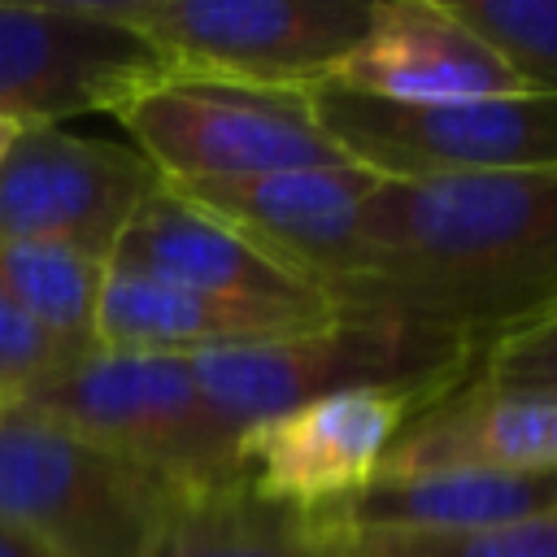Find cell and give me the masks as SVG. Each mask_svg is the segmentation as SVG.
I'll return each mask as SVG.
<instances>
[{"instance_id": "cell-1", "label": "cell", "mask_w": 557, "mask_h": 557, "mask_svg": "<svg viewBox=\"0 0 557 557\" xmlns=\"http://www.w3.org/2000/svg\"><path fill=\"white\" fill-rule=\"evenodd\" d=\"M335 313L457 335L479 352L557 309V165L374 183Z\"/></svg>"}, {"instance_id": "cell-2", "label": "cell", "mask_w": 557, "mask_h": 557, "mask_svg": "<svg viewBox=\"0 0 557 557\" xmlns=\"http://www.w3.org/2000/svg\"><path fill=\"white\" fill-rule=\"evenodd\" d=\"M187 361L213 413L244 435L274 413L348 387H400L435 405L474 374L479 348L392 318L331 313L318 326L209 348Z\"/></svg>"}, {"instance_id": "cell-3", "label": "cell", "mask_w": 557, "mask_h": 557, "mask_svg": "<svg viewBox=\"0 0 557 557\" xmlns=\"http://www.w3.org/2000/svg\"><path fill=\"white\" fill-rule=\"evenodd\" d=\"M178 496L157 470L17 400L0 405V522L52 557H152Z\"/></svg>"}, {"instance_id": "cell-4", "label": "cell", "mask_w": 557, "mask_h": 557, "mask_svg": "<svg viewBox=\"0 0 557 557\" xmlns=\"http://www.w3.org/2000/svg\"><path fill=\"white\" fill-rule=\"evenodd\" d=\"M17 405L157 470L183 492L239 479V435L213 413L187 357L91 348L35 379Z\"/></svg>"}, {"instance_id": "cell-5", "label": "cell", "mask_w": 557, "mask_h": 557, "mask_svg": "<svg viewBox=\"0 0 557 557\" xmlns=\"http://www.w3.org/2000/svg\"><path fill=\"white\" fill-rule=\"evenodd\" d=\"M113 117L161 183H235L287 170L352 165L322 131L309 91L165 74Z\"/></svg>"}, {"instance_id": "cell-6", "label": "cell", "mask_w": 557, "mask_h": 557, "mask_svg": "<svg viewBox=\"0 0 557 557\" xmlns=\"http://www.w3.org/2000/svg\"><path fill=\"white\" fill-rule=\"evenodd\" d=\"M170 74L309 91L366 39L374 0H104Z\"/></svg>"}, {"instance_id": "cell-7", "label": "cell", "mask_w": 557, "mask_h": 557, "mask_svg": "<svg viewBox=\"0 0 557 557\" xmlns=\"http://www.w3.org/2000/svg\"><path fill=\"white\" fill-rule=\"evenodd\" d=\"M331 144L383 183L557 165V91L461 104H387L339 83L309 87Z\"/></svg>"}, {"instance_id": "cell-8", "label": "cell", "mask_w": 557, "mask_h": 557, "mask_svg": "<svg viewBox=\"0 0 557 557\" xmlns=\"http://www.w3.org/2000/svg\"><path fill=\"white\" fill-rule=\"evenodd\" d=\"M165 74L104 0H0V117L17 126L113 113Z\"/></svg>"}, {"instance_id": "cell-9", "label": "cell", "mask_w": 557, "mask_h": 557, "mask_svg": "<svg viewBox=\"0 0 557 557\" xmlns=\"http://www.w3.org/2000/svg\"><path fill=\"white\" fill-rule=\"evenodd\" d=\"M431 409L400 387H348L274 413L239 435V479L300 518L331 513L374 483L396 435Z\"/></svg>"}, {"instance_id": "cell-10", "label": "cell", "mask_w": 557, "mask_h": 557, "mask_svg": "<svg viewBox=\"0 0 557 557\" xmlns=\"http://www.w3.org/2000/svg\"><path fill=\"white\" fill-rule=\"evenodd\" d=\"M161 174L122 144L26 126L0 161V239L61 244L109 265V252Z\"/></svg>"}, {"instance_id": "cell-11", "label": "cell", "mask_w": 557, "mask_h": 557, "mask_svg": "<svg viewBox=\"0 0 557 557\" xmlns=\"http://www.w3.org/2000/svg\"><path fill=\"white\" fill-rule=\"evenodd\" d=\"M374 174L357 165L287 170L235 183H165L231 231H239L270 261L305 278L322 300L357 270L361 209Z\"/></svg>"}, {"instance_id": "cell-12", "label": "cell", "mask_w": 557, "mask_h": 557, "mask_svg": "<svg viewBox=\"0 0 557 557\" xmlns=\"http://www.w3.org/2000/svg\"><path fill=\"white\" fill-rule=\"evenodd\" d=\"M331 83L387 104H461L540 91L448 0H374L366 39L339 61Z\"/></svg>"}, {"instance_id": "cell-13", "label": "cell", "mask_w": 557, "mask_h": 557, "mask_svg": "<svg viewBox=\"0 0 557 557\" xmlns=\"http://www.w3.org/2000/svg\"><path fill=\"white\" fill-rule=\"evenodd\" d=\"M109 270L178 283L191 292L248 300V305H278V309H331L305 278L270 261L252 248L239 231L178 196L174 187H157L109 252Z\"/></svg>"}, {"instance_id": "cell-14", "label": "cell", "mask_w": 557, "mask_h": 557, "mask_svg": "<svg viewBox=\"0 0 557 557\" xmlns=\"http://www.w3.org/2000/svg\"><path fill=\"white\" fill-rule=\"evenodd\" d=\"M422 470L557 474V396L496 392L466 379L457 392L422 409L379 466V474Z\"/></svg>"}, {"instance_id": "cell-15", "label": "cell", "mask_w": 557, "mask_h": 557, "mask_svg": "<svg viewBox=\"0 0 557 557\" xmlns=\"http://www.w3.org/2000/svg\"><path fill=\"white\" fill-rule=\"evenodd\" d=\"M335 309H278L248 305L178 283L109 270L96 305V344L117 352H165L196 357L226 344H248L265 335H287L326 322Z\"/></svg>"}, {"instance_id": "cell-16", "label": "cell", "mask_w": 557, "mask_h": 557, "mask_svg": "<svg viewBox=\"0 0 557 557\" xmlns=\"http://www.w3.org/2000/svg\"><path fill=\"white\" fill-rule=\"evenodd\" d=\"M557 505V474H492V470H422L379 474L352 500L318 513L331 535L361 531H461L527 518Z\"/></svg>"}, {"instance_id": "cell-17", "label": "cell", "mask_w": 557, "mask_h": 557, "mask_svg": "<svg viewBox=\"0 0 557 557\" xmlns=\"http://www.w3.org/2000/svg\"><path fill=\"white\" fill-rule=\"evenodd\" d=\"M152 557H357L318 522L261 500L244 479L187 492L170 509Z\"/></svg>"}, {"instance_id": "cell-18", "label": "cell", "mask_w": 557, "mask_h": 557, "mask_svg": "<svg viewBox=\"0 0 557 557\" xmlns=\"http://www.w3.org/2000/svg\"><path fill=\"white\" fill-rule=\"evenodd\" d=\"M109 265L100 257L61 248V244H22L0 239V287L70 352H91L96 344V305Z\"/></svg>"}, {"instance_id": "cell-19", "label": "cell", "mask_w": 557, "mask_h": 557, "mask_svg": "<svg viewBox=\"0 0 557 557\" xmlns=\"http://www.w3.org/2000/svg\"><path fill=\"white\" fill-rule=\"evenodd\" d=\"M344 544L357 557H557V505L461 531H361Z\"/></svg>"}, {"instance_id": "cell-20", "label": "cell", "mask_w": 557, "mask_h": 557, "mask_svg": "<svg viewBox=\"0 0 557 557\" xmlns=\"http://www.w3.org/2000/svg\"><path fill=\"white\" fill-rule=\"evenodd\" d=\"M453 13L479 30L492 48H500L518 74L557 91V0H448Z\"/></svg>"}, {"instance_id": "cell-21", "label": "cell", "mask_w": 557, "mask_h": 557, "mask_svg": "<svg viewBox=\"0 0 557 557\" xmlns=\"http://www.w3.org/2000/svg\"><path fill=\"white\" fill-rule=\"evenodd\" d=\"M470 383H483L496 392L557 396V309L496 335L479 352Z\"/></svg>"}, {"instance_id": "cell-22", "label": "cell", "mask_w": 557, "mask_h": 557, "mask_svg": "<svg viewBox=\"0 0 557 557\" xmlns=\"http://www.w3.org/2000/svg\"><path fill=\"white\" fill-rule=\"evenodd\" d=\"M78 352H70L61 339H52L4 287H0V405L17 400L35 379H44L48 370H57L61 361H70Z\"/></svg>"}, {"instance_id": "cell-23", "label": "cell", "mask_w": 557, "mask_h": 557, "mask_svg": "<svg viewBox=\"0 0 557 557\" xmlns=\"http://www.w3.org/2000/svg\"><path fill=\"white\" fill-rule=\"evenodd\" d=\"M0 557H52V553L44 544H35L30 535H22V531L0 522Z\"/></svg>"}, {"instance_id": "cell-24", "label": "cell", "mask_w": 557, "mask_h": 557, "mask_svg": "<svg viewBox=\"0 0 557 557\" xmlns=\"http://www.w3.org/2000/svg\"><path fill=\"white\" fill-rule=\"evenodd\" d=\"M26 126H17V122H9V117H0V161H4V152L13 148V139L22 135Z\"/></svg>"}]
</instances>
